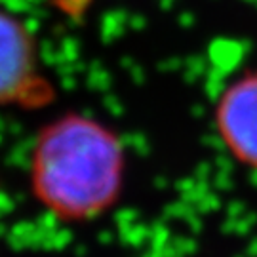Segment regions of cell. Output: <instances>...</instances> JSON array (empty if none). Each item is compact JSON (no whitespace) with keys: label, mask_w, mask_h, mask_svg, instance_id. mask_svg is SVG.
I'll return each mask as SVG.
<instances>
[{"label":"cell","mask_w":257,"mask_h":257,"mask_svg":"<svg viewBox=\"0 0 257 257\" xmlns=\"http://www.w3.org/2000/svg\"><path fill=\"white\" fill-rule=\"evenodd\" d=\"M54 101V84L38 55L37 38L19 18L0 12V107L38 109Z\"/></svg>","instance_id":"2"},{"label":"cell","mask_w":257,"mask_h":257,"mask_svg":"<svg viewBox=\"0 0 257 257\" xmlns=\"http://www.w3.org/2000/svg\"><path fill=\"white\" fill-rule=\"evenodd\" d=\"M215 128L230 155L257 170V71L223 90L215 107Z\"/></svg>","instance_id":"3"},{"label":"cell","mask_w":257,"mask_h":257,"mask_svg":"<svg viewBox=\"0 0 257 257\" xmlns=\"http://www.w3.org/2000/svg\"><path fill=\"white\" fill-rule=\"evenodd\" d=\"M122 179V143L99 120L69 112L40 132L31 156V181L40 204L57 217H97L116 202Z\"/></svg>","instance_id":"1"}]
</instances>
